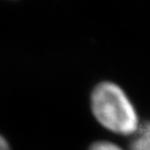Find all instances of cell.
I'll use <instances>...</instances> for the list:
<instances>
[{"label": "cell", "mask_w": 150, "mask_h": 150, "mask_svg": "<svg viewBox=\"0 0 150 150\" xmlns=\"http://www.w3.org/2000/svg\"><path fill=\"white\" fill-rule=\"evenodd\" d=\"M0 150H10V146L4 136L0 134Z\"/></svg>", "instance_id": "277c9868"}, {"label": "cell", "mask_w": 150, "mask_h": 150, "mask_svg": "<svg viewBox=\"0 0 150 150\" xmlns=\"http://www.w3.org/2000/svg\"><path fill=\"white\" fill-rule=\"evenodd\" d=\"M130 150H150V121L137 130V134L130 144Z\"/></svg>", "instance_id": "7a4b0ae2"}, {"label": "cell", "mask_w": 150, "mask_h": 150, "mask_svg": "<svg viewBox=\"0 0 150 150\" xmlns=\"http://www.w3.org/2000/svg\"><path fill=\"white\" fill-rule=\"evenodd\" d=\"M90 103L95 118L106 129L123 136L137 132V110L118 85L109 81L97 85L91 92Z\"/></svg>", "instance_id": "6da1fadb"}, {"label": "cell", "mask_w": 150, "mask_h": 150, "mask_svg": "<svg viewBox=\"0 0 150 150\" xmlns=\"http://www.w3.org/2000/svg\"><path fill=\"white\" fill-rule=\"evenodd\" d=\"M89 150H122L120 147L109 141H97L91 145Z\"/></svg>", "instance_id": "3957f363"}]
</instances>
